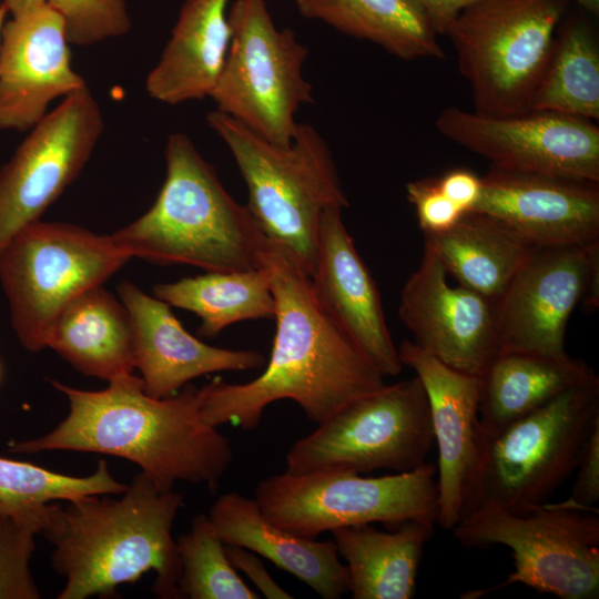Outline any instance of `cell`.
<instances>
[{
    "label": "cell",
    "instance_id": "6da1fadb",
    "mask_svg": "<svg viewBox=\"0 0 599 599\" xmlns=\"http://www.w3.org/2000/svg\"><path fill=\"white\" fill-rule=\"evenodd\" d=\"M258 264L267 273L275 301L270 359L250 382L216 378L199 388L205 423L251 430L270 404L291 399L319 424L385 385V376L321 307L308 275L267 241Z\"/></svg>",
    "mask_w": 599,
    "mask_h": 599
},
{
    "label": "cell",
    "instance_id": "7a4b0ae2",
    "mask_svg": "<svg viewBox=\"0 0 599 599\" xmlns=\"http://www.w3.org/2000/svg\"><path fill=\"white\" fill-rule=\"evenodd\" d=\"M49 382L68 398V415L43 436L10 443L11 453L68 450L121 457L165 491L177 481L214 491L233 461L229 438L204 422L199 388L190 383L172 396L156 398L145 393L133 373L110 380L101 390Z\"/></svg>",
    "mask_w": 599,
    "mask_h": 599
},
{
    "label": "cell",
    "instance_id": "3957f363",
    "mask_svg": "<svg viewBox=\"0 0 599 599\" xmlns=\"http://www.w3.org/2000/svg\"><path fill=\"white\" fill-rule=\"evenodd\" d=\"M112 496L50 504L40 534L53 546V569L65 579L57 598L113 597L119 586L153 571L154 595L179 599L181 564L172 527L183 496L160 489L142 471Z\"/></svg>",
    "mask_w": 599,
    "mask_h": 599
},
{
    "label": "cell",
    "instance_id": "277c9868",
    "mask_svg": "<svg viewBox=\"0 0 599 599\" xmlns=\"http://www.w3.org/2000/svg\"><path fill=\"white\" fill-rule=\"evenodd\" d=\"M166 175L153 205L111 234L130 257L205 272L260 266L266 240L246 205L225 190L213 165L183 133L169 136Z\"/></svg>",
    "mask_w": 599,
    "mask_h": 599
},
{
    "label": "cell",
    "instance_id": "5b68a950",
    "mask_svg": "<svg viewBox=\"0 0 599 599\" xmlns=\"http://www.w3.org/2000/svg\"><path fill=\"white\" fill-rule=\"evenodd\" d=\"M206 119L236 162L247 186L246 206L264 238L309 277L323 213L348 206L326 141L307 123H298L292 142L283 146L220 110Z\"/></svg>",
    "mask_w": 599,
    "mask_h": 599
},
{
    "label": "cell",
    "instance_id": "8992f818",
    "mask_svg": "<svg viewBox=\"0 0 599 599\" xmlns=\"http://www.w3.org/2000/svg\"><path fill=\"white\" fill-rule=\"evenodd\" d=\"M597 427L598 376L481 441L464 515L483 504L524 512L546 502L576 470Z\"/></svg>",
    "mask_w": 599,
    "mask_h": 599
},
{
    "label": "cell",
    "instance_id": "52a82bcc",
    "mask_svg": "<svg viewBox=\"0 0 599 599\" xmlns=\"http://www.w3.org/2000/svg\"><path fill=\"white\" fill-rule=\"evenodd\" d=\"M568 6L566 0H479L460 11L445 34L476 112L530 110Z\"/></svg>",
    "mask_w": 599,
    "mask_h": 599
},
{
    "label": "cell",
    "instance_id": "ba28073f",
    "mask_svg": "<svg viewBox=\"0 0 599 599\" xmlns=\"http://www.w3.org/2000/svg\"><path fill=\"white\" fill-rule=\"evenodd\" d=\"M598 509L566 500L542 502L524 512L494 504L467 511L453 527L467 547L502 545L514 557V571L498 586L463 598H478L493 590L522 583L561 599H595L599 595Z\"/></svg>",
    "mask_w": 599,
    "mask_h": 599
},
{
    "label": "cell",
    "instance_id": "9c48e42d",
    "mask_svg": "<svg viewBox=\"0 0 599 599\" xmlns=\"http://www.w3.org/2000/svg\"><path fill=\"white\" fill-rule=\"evenodd\" d=\"M130 258L110 235L74 224L37 220L21 227L0 251V282L20 344L31 353L47 348L60 313Z\"/></svg>",
    "mask_w": 599,
    "mask_h": 599
},
{
    "label": "cell",
    "instance_id": "30bf717a",
    "mask_svg": "<svg viewBox=\"0 0 599 599\" xmlns=\"http://www.w3.org/2000/svg\"><path fill=\"white\" fill-rule=\"evenodd\" d=\"M264 516L295 535L316 538L342 527L417 520L435 527L438 488L435 467L364 477L344 470L273 475L255 489Z\"/></svg>",
    "mask_w": 599,
    "mask_h": 599
},
{
    "label": "cell",
    "instance_id": "8fae6325",
    "mask_svg": "<svg viewBox=\"0 0 599 599\" xmlns=\"http://www.w3.org/2000/svg\"><path fill=\"white\" fill-rule=\"evenodd\" d=\"M227 19L231 42L211 98L258 136L288 145L297 111L313 102L303 74L308 49L292 30L276 27L265 0H235Z\"/></svg>",
    "mask_w": 599,
    "mask_h": 599
},
{
    "label": "cell",
    "instance_id": "7c38bea8",
    "mask_svg": "<svg viewBox=\"0 0 599 599\" xmlns=\"http://www.w3.org/2000/svg\"><path fill=\"white\" fill-rule=\"evenodd\" d=\"M286 454L290 474L413 470L426 461L434 433L429 405L415 375L352 400Z\"/></svg>",
    "mask_w": 599,
    "mask_h": 599
},
{
    "label": "cell",
    "instance_id": "4fadbf2b",
    "mask_svg": "<svg viewBox=\"0 0 599 599\" xmlns=\"http://www.w3.org/2000/svg\"><path fill=\"white\" fill-rule=\"evenodd\" d=\"M599 307V241L532 247L493 302L500 352L561 356L576 306Z\"/></svg>",
    "mask_w": 599,
    "mask_h": 599
},
{
    "label": "cell",
    "instance_id": "5bb4252c",
    "mask_svg": "<svg viewBox=\"0 0 599 599\" xmlns=\"http://www.w3.org/2000/svg\"><path fill=\"white\" fill-rule=\"evenodd\" d=\"M435 128L498 169L599 182V128L590 120L542 110L488 115L449 106Z\"/></svg>",
    "mask_w": 599,
    "mask_h": 599
},
{
    "label": "cell",
    "instance_id": "9a60e30c",
    "mask_svg": "<svg viewBox=\"0 0 599 599\" xmlns=\"http://www.w3.org/2000/svg\"><path fill=\"white\" fill-rule=\"evenodd\" d=\"M104 130L85 85L47 112L0 170V251L78 177Z\"/></svg>",
    "mask_w": 599,
    "mask_h": 599
},
{
    "label": "cell",
    "instance_id": "2e32d148",
    "mask_svg": "<svg viewBox=\"0 0 599 599\" xmlns=\"http://www.w3.org/2000/svg\"><path fill=\"white\" fill-rule=\"evenodd\" d=\"M398 317L418 347L456 370L480 377L500 352L493 302L459 284L450 286L426 243L402 288Z\"/></svg>",
    "mask_w": 599,
    "mask_h": 599
},
{
    "label": "cell",
    "instance_id": "e0dca14e",
    "mask_svg": "<svg viewBox=\"0 0 599 599\" xmlns=\"http://www.w3.org/2000/svg\"><path fill=\"white\" fill-rule=\"evenodd\" d=\"M473 212L531 247L599 241V182L489 166Z\"/></svg>",
    "mask_w": 599,
    "mask_h": 599
},
{
    "label": "cell",
    "instance_id": "ac0fdd59",
    "mask_svg": "<svg viewBox=\"0 0 599 599\" xmlns=\"http://www.w3.org/2000/svg\"><path fill=\"white\" fill-rule=\"evenodd\" d=\"M397 351L427 395L438 448L437 525L453 529L465 512L480 455V377L447 366L409 339Z\"/></svg>",
    "mask_w": 599,
    "mask_h": 599
},
{
    "label": "cell",
    "instance_id": "d6986e66",
    "mask_svg": "<svg viewBox=\"0 0 599 599\" xmlns=\"http://www.w3.org/2000/svg\"><path fill=\"white\" fill-rule=\"evenodd\" d=\"M85 85L71 65L63 19L48 3L4 22L0 39V129H31L53 100Z\"/></svg>",
    "mask_w": 599,
    "mask_h": 599
},
{
    "label": "cell",
    "instance_id": "ffe728a7",
    "mask_svg": "<svg viewBox=\"0 0 599 599\" xmlns=\"http://www.w3.org/2000/svg\"><path fill=\"white\" fill-rule=\"evenodd\" d=\"M326 210L318 225L313 293L325 313L384 376H397L403 365L392 338L376 283L342 217Z\"/></svg>",
    "mask_w": 599,
    "mask_h": 599
},
{
    "label": "cell",
    "instance_id": "44dd1931",
    "mask_svg": "<svg viewBox=\"0 0 599 599\" xmlns=\"http://www.w3.org/2000/svg\"><path fill=\"white\" fill-rule=\"evenodd\" d=\"M118 293L132 325L135 368L150 396H172L203 375L258 369L266 364L258 351L221 348L200 341L183 327L171 305L129 281L118 285Z\"/></svg>",
    "mask_w": 599,
    "mask_h": 599
},
{
    "label": "cell",
    "instance_id": "7402d4cb",
    "mask_svg": "<svg viewBox=\"0 0 599 599\" xmlns=\"http://www.w3.org/2000/svg\"><path fill=\"white\" fill-rule=\"evenodd\" d=\"M209 517L225 545L253 551L293 575L324 599L348 591V573L334 540L318 541L271 522L255 498L231 491L212 505Z\"/></svg>",
    "mask_w": 599,
    "mask_h": 599
},
{
    "label": "cell",
    "instance_id": "603a6c76",
    "mask_svg": "<svg viewBox=\"0 0 599 599\" xmlns=\"http://www.w3.org/2000/svg\"><path fill=\"white\" fill-rule=\"evenodd\" d=\"M229 0H185L160 60L145 81L148 94L179 104L211 97L231 42Z\"/></svg>",
    "mask_w": 599,
    "mask_h": 599
},
{
    "label": "cell",
    "instance_id": "cb8c5ba5",
    "mask_svg": "<svg viewBox=\"0 0 599 599\" xmlns=\"http://www.w3.org/2000/svg\"><path fill=\"white\" fill-rule=\"evenodd\" d=\"M596 376L586 362L568 354L499 352L480 376V445L567 389Z\"/></svg>",
    "mask_w": 599,
    "mask_h": 599
},
{
    "label": "cell",
    "instance_id": "d4e9b609",
    "mask_svg": "<svg viewBox=\"0 0 599 599\" xmlns=\"http://www.w3.org/2000/svg\"><path fill=\"white\" fill-rule=\"evenodd\" d=\"M48 347L81 374L108 383L135 369L130 316L102 285L85 291L60 313Z\"/></svg>",
    "mask_w": 599,
    "mask_h": 599
},
{
    "label": "cell",
    "instance_id": "484cf974",
    "mask_svg": "<svg viewBox=\"0 0 599 599\" xmlns=\"http://www.w3.org/2000/svg\"><path fill=\"white\" fill-rule=\"evenodd\" d=\"M434 527L406 520L383 531L370 524L334 529L333 540L346 561L354 599H409L419 562Z\"/></svg>",
    "mask_w": 599,
    "mask_h": 599
},
{
    "label": "cell",
    "instance_id": "4316f807",
    "mask_svg": "<svg viewBox=\"0 0 599 599\" xmlns=\"http://www.w3.org/2000/svg\"><path fill=\"white\" fill-rule=\"evenodd\" d=\"M295 3L303 17L370 41L398 59L446 58L433 23L413 0H295Z\"/></svg>",
    "mask_w": 599,
    "mask_h": 599
},
{
    "label": "cell",
    "instance_id": "83f0119b",
    "mask_svg": "<svg viewBox=\"0 0 599 599\" xmlns=\"http://www.w3.org/2000/svg\"><path fill=\"white\" fill-rule=\"evenodd\" d=\"M447 275L495 302L532 250L491 217L468 212L449 230L424 234Z\"/></svg>",
    "mask_w": 599,
    "mask_h": 599
},
{
    "label": "cell",
    "instance_id": "f1b7e54d",
    "mask_svg": "<svg viewBox=\"0 0 599 599\" xmlns=\"http://www.w3.org/2000/svg\"><path fill=\"white\" fill-rule=\"evenodd\" d=\"M530 110L599 120V45L588 13H565Z\"/></svg>",
    "mask_w": 599,
    "mask_h": 599
},
{
    "label": "cell",
    "instance_id": "f546056e",
    "mask_svg": "<svg viewBox=\"0 0 599 599\" xmlns=\"http://www.w3.org/2000/svg\"><path fill=\"white\" fill-rule=\"evenodd\" d=\"M153 295L169 305L194 313L197 333L215 337L234 323L274 318L275 301L267 273L248 271L206 272L154 286Z\"/></svg>",
    "mask_w": 599,
    "mask_h": 599
},
{
    "label": "cell",
    "instance_id": "4dcf8cb0",
    "mask_svg": "<svg viewBox=\"0 0 599 599\" xmlns=\"http://www.w3.org/2000/svg\"><path fill=\"white\" fill-rule=\"evenodd\" d=\"M126 488L102 459L92 474L70 476L0 456V515L30 526L38 535L51 502L88 495H119Z\"/></svg>",
    "mask_w": 599,
    "mask_h": 599
},
{
    "label": "cell",
    "instance_id": "1f68e13d",
    "mask_svg": "<svg viewBox=\"0 0 599 599\" xmlns=\"http://www.w3.org/2000/svg\"><path fill=\"white\" fill-rule=\"evenodd\" d=\"M176 547L181 564L179 598H261L236 573L209 515L196 514L190 529L179 536Z\"/></svg>",
    "mask_w": 599,
    "mask_h": 599
},
{
    "label": "cell",
    "instance_id": "d6a6232c",
    "mask_svg": "<svg viewBox=\"0 0 599 599\" xmlns=\"http://www.w3.org/2000/svg\"><path fill=\"white\" fill-rule=\"evenodd\" d=\"M63 19L69 43L91 45L130 31L124 0H47Z\"/></svg>",
    "mask_w": 599,
    "mask_h": 599
},
{
    "label": "cell",
    "instance_id": "836d02e7",
    "mask_svg": "<svg viewBox=\"0 0 599 599\" xmlns=\"http://www.w3.org/2000/svg\"><path fill=\"white\" fill-rule=\"evenodd\" d=\"M37 531L0 515V599H39L30 562Z\"/></svg>",
    "mask_w": 599,
    "mask_h": 599
},
{
    "label": "cell",
    "instance_id": "e575fe53",
    "mask_svg": "<svg viewBox=\"0 0 599 599\" xmlns=\"http://www.w3.org/2000/svg\"><path fill=\"white\" fill-rule=\"evenodd\" d=\"M406 196L416 210L418 224L424 234L445 232L466 214L443 193L437 177L408 182Z\"/></svg>",
    "mask_w": 599,
    "mask_h": 599
},
{
    "label": "cell",
    "instance_id": "d590c367",
    "mask_svg": "<svg viewBox=\"0 0 599 599\" xmlns=\"http://www.w3.org/2000/svg\"><path fill=\"white\" fill-rule=\"evenodd\" d=\"M575 471L576 481L570 497L565 500L580 508L596 509L593 505L599 499V427L591 434Z\"/></svg>",
    "mask_w": 599,
    "mask_h": 599
},
{
    "label": "cell",
    "instance_id": "8d00e7d4",
    "mask_svg": "<svg viewBox=\"0 0 599 599\" xmlns=\"http://www.w3.org/2000/svg\"><path fill=\"white\" fill-rule=\"evenodd\" d=\"M226 556L234 567L243 571L258 590L268 599H290L293 596L284 590L268 573L262 560L251 550L240 546L225 545Z\"/></svg>",
    "mask_w": 599,
    "mask_h": 599
},
{
    "label": "cell",
    "instance_id": "74e56055",
    "mask_svg": "<svg viewBox=\"0 0 599 599\" xmlns=\"http://www.w3.org/2000/svg\"><path fill=\"white\" fill-rule=\"evenodd\" d=\"M443 193L465 213L473 212L481 195V176L466 169H454L437 177Z\"/></svg>",
    "mask_w": 599,
    "mask_h": 599
},
{
    "label": "cell",
    "instance_id": "f35d334b",
    "mask_svg": "<svg viewBox=\"0 0 599 599\" xmlns=\"http://www.w3.org/2000/svg\"><path fill=\"white\" fill-rule=\"evenodd\" d=\"M423 8L438 34H445L449 24L466 7L479 0H413Z\"/></svg>",
    "mask_w": 599,
    "mask_h": 599
},
{
    "label": "cell",
    "instance_id": "ab89813d",
    "mask_svg": "<svg viewBox=\"0 0 599 599\" xmlns=\"http://www.w3.org/2000/svg\"><path fill=\"white\" fill-rule=\"evenodd\" d=\"M47 3V0H4L3 4L12 17L23 14L30 10L41 7Z\"/></svg>",
    "mask_w": 599,
    "mask_h": 599
},
{
    "label": "cell",
    "instance_id": "60d3db41",
    "mask_svg": "<svg viewBox=\"0 0 599 599\" xmlns=\"http://www.w3.org/2000/svg\"><path fill=\"white\" fill-rule=\"evenodd\" d=\"M569 3H575L578 8L586 11L588 14L598 16L599 0H566Z\"/></svg>",
    "mask_w": 599,
    "mask_h": 599
},
{
    "label": "cell",
    "instance_id": "b9f144b4",
    "mask_svg": "<svg viewBox=\"0 0 599 599\" xmlns=\"http://www.w3.org/2000/svg\"><path fill=\"white\" fill-rule=\"evenodd\" d=\"M8 13L7 7L2 3L0 4V39H1V31L4 24V19Z\"/></svg>",
    "mask_w": 599,
    "mask_h": 599
},
{
    "label": "cell",
    "instance_id": "7bdbcfd3",
    "mask_svg": "<svg viewBox=\"0 0 599 599\" xmlns=\"http://www.w3.org/2000/svg\"><path fill=\"white\" fill-rule=\"evenodd\" d=\"M1 375H2V367H1V363H0V380H1Z\"/></svg>",
    "mask_w": 599,
    "mask_h": 599
}]
</instances>
